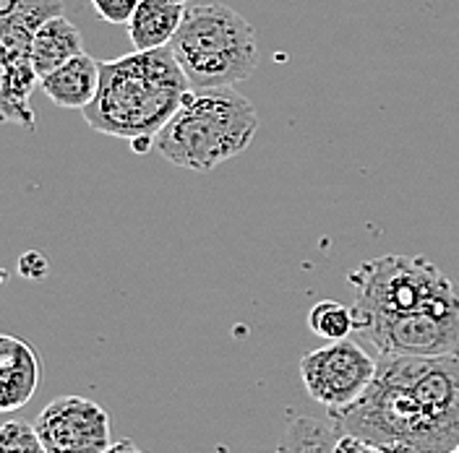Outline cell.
I'll return each instance as SVG.
<instances>
[{
    "instance_id": "3957f363",
    "label": "cell",
    "mask_w": 459,
    "mask_h": 453,
    "mask_svg": "<svg viewBox=\"0 0 459 453\" xmlns=\"http://www.w3.org/2000/svg\"><path fill=\"white\" fill-rule=\"evenodd\" d=\"M258 131V113L232 86L191 89L180 110L154 136V149L183 170L209 172L243 154Z\"/></svg>"
},
{
    "instance_id": "d6986e66",
    "label": "cell",
    "mask_w": 459,
    "mask_h": 453,
    "mask_svg": "<svg viewBox=\"0 0 459 453\" xmlns=\"http://www.w3.org/2000/svg\"><path fill=\"white\" fill-rule=\"evenodd\" d=\"M337 453H386L381 451V449H376L371 443H366L363 438H358V435H350V432H344L342 438L337 440Z\"/></svg>"
},
{
    "instance_id": "4fadbf2b",
    "label": "cell",
    "mask_w": 459,
    "mask_h": 453,
    "mask_svg": "<svg viewBox=\"0 0 459 453\" xmlns=\"http://www.w3.org/2000/svg\"><path fill=\"white\" fill-rule=\"evenodd\" d=\"M82 53H84L82 31L63 13L48 19L45 24H39L34 37H31V65H34L39 79L53 73L63 63L74 60Z\"/></svg>"
},
{
    "instance_id": "277c9868",
    "label": "cell",
    "mask_w": 459,
    "mask_h": 453,
    "mask_svg": "<svg viewBox=\"0 0 459 453\" xmlns=\"http://www.w3.org/2000/svg\"><path fill=\"white\" fill-rule=\"evenodd\" d=\"M170 50L191 89L232 86L251 79L258 68L256 31L235 8L222 3L188 8Z\"/></svg>"
},
{
    "instance_id": "603a6c76",
    "label": "cell",
    "mask_w": 459,
    "mask_h": 453,
    "mask_svg": "<svg viewBox=\"0 0 459 453\" xmlns=\"http://www.w3.org/2000/svg\"><path fill=\"white\" fill-rule=\"evenodd\" d=\"M274 453H285V451H282V449H280V451H274Z\"/></svg>"
},
{
    "instance_id": "7c38bea8",
    "label": "cell",
    "mask_w": 459,
    "mask_h": 453,
    "mask_svg": "<svg viewBox=\"0 0 459 453\" xmlns=\"http://www.w3.org/2000/svg\"><path fill=\"white\" fill-rule=\"evenodd\" d=\"M39 76L31 65V53H3V84H0V110L11 123L34 128L31 91Z\"/></svg>"
},
{
    "instance_id": "e0dca14e",
    "label": "cell",
    "mask_w": 459,
    "mask_h": 453,
    "mask_svg": "<svg viewBox=\"0 0 459 453\" xmlns=\"http://www.w3.org/2000/svg\"><path fill=\"white\" fill-rule=\"evenodd\" d=\"M139 3L142 0H91L97 16L110 24H128L139 8Z\"/></svg>"
},
{
    "instance_id": "7402d4cb",
    "label": "cell",
    "mask_w": 459,
    "mask_h": 453,
    "mask_svg": "<svg viewBox=\"0 0 459 453\" xmlns=\"http://www.w3.org/2000/svg\"><path fill=\"white\" fill-rule=\"evenodd\" d=\"M452 453H459V446H457V449H455V451H452Z\"/></svg>"
},
{
    "instance_id": "2e32d148",
    "label": "cell",
    "mask_w": 459,
    "mask_h": 453,
    "mask_svg": "<svg viewBox=\"0 0 459 453\" xmlns=\"http://www.w3.org/2000/svg\"><path fill=\"white\" fill-rule=\"evenodd\" d=\"M0 453H50L37 427L27 420H8L0 430Z\"/></svg>"
},
{
    "instance_id": "52a82bcc",
    "label": "cell",
    "mask_w": 459,
    "mask_h": 453,
    "mask_svg": "<svg viewBox=\"0 0 459 453\" xmlns=\"http://www.w3.org/2000/svg\"><path fill=\"white\" fill-rule=\"evenodd\" d=\"M378 357H371L358 341H329L303 355L300 380L308 397L326 409H342L358 401L371 386Z\"/></svg>"
},
{
    "instance_id": "8fae6325",
    "label": "cell",
    "mask_w": 459,
    "mask_h": 453,
    "mask_svg": "<svg viewBox=\"0 0 459 453\" xmlns=\"http://www.w3.org/2000/svg\"><path fill=\"white\" fill-rule=\"evenodd\" d=\"M188 0H142L134 19L126 24L134 50L170 47L172 37L186 19Z\"/></svg>"
},
{
    "instance_id": "9c48e42d",
    "label": "cell",
    "mask_w": 459,
    "mask_h": 453,
    "mask_svg": "<svg viewBox=\"0 0 459 453\" xmlns=\"http://www.w3.org/2000/svg\"><path fill=\"white\" fill-rule=\"evenodd\" d=\"M42 378L37 352L19 337H0V409L16 412L34 397Z\"/></svg>"
},
{
    "instance_id": "ffe728a7",
    "label": "cell",
    "mask_w": 459,
    "mask_h": 453,
    "mask_svg": "<svg viewBox=\"0 0 459 453\" xmlns=\"http://www.w3.org/2000/svg\"><path fill=\"white\" fill-rule=\"evenodd\" d=\"M105 453H143L131 438H120V440H115L113 446L108 449Z\"/></svg>"
},
{
    "instance_id": "5bb4252c",
    "label": "cell",
    "mask_w": 459,
    "mask_h": 453,
    "mask_svg": "<svg viewBox=\"0 0 459 453\" xmlns=\"http://www.w3.org/2000/svg\"><path fill=\"white\" fill-rule=\"evenodd\" d=\"M337 435L332 427L316 417H295L290 420L282 438L285 453H337Z\"/></svg>"
},
{
    "instance_id": "5b68a950",
    "label": "cell",
    "mask_w": 459,
    "mask_h": 453,
    "mask_svg": "<svg viewBox=\"0 0 459 453\" xmlns=\"http://www.w3.org/2000/svg\"><path fill=\"white\" fill-rule=\"evenodd\" d=\"M347 279L355 292V321L459 308L455 282L423 255H381L352 269Z\"/></svg>"
},
{
    "instance_id": "ac0fdd59",
    "label": "cell",
    "mask_w": 459,
    "mask_h": 453,
    "mask_svg": "<svg viewBox=\"0 0 459 453\" xmlns=\"http://www.w3.org/2000/svg\"><path fill=\"white\" fill-rule=\"evenodd\" d=\"M19 271L31 279V282H39V279H45V274H48V261H45V255L39 253H24L22 255V261H19Z\"/></svg>"
},
{
    "instance_id": "30bf717a",
    "label": "cell",
    "mask_w": 459,
    "mask_h": 453,
    "mask_svg": "<svg viewBox=\"0 0 459 453\" xmlns=\"http://www.w3.org/2000/svg\"><path fill=\"white\" fill-rule=\"evenodd\" d=\"M100 79H102V63L82 53L74 60L63 63L53 73L42 76L39 86L57 107L86 110L100 91Z\"/></svg>"
},
{
    "instance_id": "ba28073f",
    "label": "cell",
    "mask_w": 459,
    "mask_h": 453,
    "mask_svg": "<svg viewBox=\"0 0 459 453\" xmlns=\"http://www.w3.org/2000/svg\"><path fill=\"white\" fill-rule=\"evenodd\" d=\"M34 427L50 453H105L113 446L110 415L84 397L53 398Z\"/></svg>"
},
{
    "instance_id": "6da1fadb",
    "label": "cell",
    "mask_w": 459,
    "mask_h": 453,
    "mask_svg": "<svg viewBox=\"0 0 459 453\" xmlns=\"http://www.w3.org/2000/svg\"><path fill=\"white\" fill-rule=\"evenodd\" d=\"M329 417L386 453H452L459 446V352L378 355L366 394L329 409Z\"/></svg>"
},
{
    "instance_id": "44dd1931",
    "label": "cell",
    "mask_w": 459,
    "mask_h": 453,
    "mask_svg": "<svg viewBox=\"0 0 459 453\" xmlns=\"http://www.w3.org/2000/svg\"><path fill=\"white\" fill-rule=\"evenodd\" d=\"M131 146H134V151H136V154H146V151H149V146H154V139H152V136H142V139L131 141Z\"/></svg>"
},
{
    "instance_id": "9a60e30c",
    "label": "cell",
    "mask_w": 459,
    "mask_h": 453,
    "mask_svg": "<svg viewBox=\"0 0 459 453\" xmlns=\"http://www.w3.org/2000/svg\"><path fill=\"white\" fill-rule=\"evenodd\" d=\"M308 329L314 331L316 337L326 341L350 339V334L355 331L352 308H347L337 300H321L308 312Z\"/></svg>"
},
{
    "instance_id": "8992f818",
    "label": "cell",
    "mask_w": 459,
    "mask_h": 453,
    "mask_svg": "<svg viewBox=\"0 0 459 453\" xmlns=\"http://www.w3.org/2000/svg\"><path fill=\"white\" fill-rule=\"evenodd\" d=\"M355 334L368 341L381 357L452 355L459 352V308L363 318L355 321Z\"/></svg>"
},
{
    "instance_id": "7a4b0ae2",
    "label": "cell",
    "mask_w": 459,
    "mask_h": 453,
    "mask_svg": "<svg viewBox=\"0 0 459 453\" xmlns=\"http://www.w3.org/2000/svg\"><path fill=\"white\" fill-rule=\"evenodd\" d=\"M188 94L191 81L170 47L136 50L102 63L100 91L82 113L97 133L126 141L154 139Z\"/></svg>"
}]
</instances>
